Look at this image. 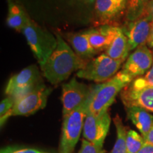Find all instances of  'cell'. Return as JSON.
<instances>
[{
  "label": "cell",
  "mask_w": 153,
  "mask_h": 153,
  "mask_svg": "<svg viewBox=\"0 0 153 153\" xmlns=\"http://www.w3.org/2000/svg\"><path fill=\"white\" fill-rule=\"evenodd\" d=\"M57 45L46 62L41 67L44 77L52 85H58L73 72L84 68L87 62L80 58L62 36L56 34Z\"/></svg>",
  "instance_id": "6da1fadb"
},
{
  "label": "cell",
  "mask_w": 153,
  "mask_h": 153,
  "mask_svg": "<svg viewBox=\"0 0 153 153\" xmlns=\"http://www.w3.org/2000/svg\"><path fill=\"white\" fill-rule=\"evenodd\" d=\"M133 79L120 70L106 82L91 87L87 100V114L98 115L107 111L118 93L128 87Z\"/></svg>",
  "instance_id": "7a4b0ae2"
},
{
  "label": "cell",
  "mask_w": 153,
  "mask_h": 153,
  "mask_svg": "<svg viewBox=\"0 0 153 153\" xmlns=\"http://www.w3.org/2000/svg\"><path fill=\"white\" fill-rule=\"evenodd\" d=\"M40 66L43 65L56 48V36L30 20L22 30Z\"/></svg>",
  "instance_id": "3957f363"
},
{
  "label": "cell",
  "mask_w": 153,
  "mask_h": 153,
  "mask_svg": "<svg viewBox=\"0 0 153 153\" xmlns=\"http://www.w3.org/2000/svg\"><path fill=\"white\" fill-rule=\"evenodd\" d=\"M87 101L79 108L63 116L59 153H73L83 131L87 114Z\"/></svg>",
  "instance_id": "277c9868"
},
{
  "label": "cell",
  "mask_w": 153,
  "mask_h": 153,
  "mask_svg": "<svg viewBox=\"0 0 153 153\" xmlns=\"http://www.w3.org/2000/svg\"><path fill=\"white\" fill-rule=\"evenodd\" d=\"M124 60L111 58L102 53L96 58L87 62L84 68L76 72V76L95 82H105L118 73Z\"/></svg>",
  "instance_id": "5b68a950"
},
{
  "label": "cell",
  "mask_w": 153,
  "mask_h": 153,
  "mask_svg": "<svg viewBox=\"0 0 153 153\" xmlns=\"http://www.w3.org/2000/svg\"><path fill=\"white\" fill-rule=\"evenodd\" d=\"M42 85L43 81L38 68L30 65L11 76L6 87L5 94L16 101Z\"/></svg>",
  "instance_id": "8992f818"
},
{
  "label": "cell",
  "mask_w": 153,
  "mask_h": 153,
  "mask_svg": "<svg viewBox=\"0 0 153 153\" xmlns=\"http://www.w3.org/2000/svg\"><path fill=\"white\" fill-rule=\"evenodd\" d=\"M51 91L52 89L43 84L35 90L17 99L8 115V118L11 116H30L43 109L46 106L48 98Z\"/></svg>",
  "instance_id": "52a82bcc"
},
{
  "label": "cell",
  "mask_w": 153,
  "mask_h": 153,
  "mask_svg": "<svg viewBox=\"0 0 153 153\" xmlns=\"http://www.w3.org/2000/svg\"><path fill=\"white\" fill-rule=\"evenodd\" d=\"M111 120L108 110L98 115L87 114L83 127L84 138L103 148L109 130Z\"/></svg>",
  "instance_id": "ba28073f"
},
{
  "label": "cell",
  "mask_w": 153,
  "mask_h": 153,
  "mask_svg": "<svg viewBox=\"0 0 153 153\" xmlns=\"http://www.w3.org/2000/svg\"><path fill=\"white\" fill-rule=\"evenodd\" d=\"M91 91V87L78 82L75 78L64 84L61 97L63 116L70 114L85 104L90 96Z\"/></svg>",
  "instance_id": "9c48e42d"
},
{
  "label": "cell",
  "mask_w": 153,
  "mask_h": 153,
  "mask_svg": "<svg viewBox=\"0 0 153 153\" xmlns=\"http://www.w3.org/2000/svg\"><path fill=\"white\" fill-rule=\"evenodd\" d=\"M152 63L153 53L145 44L137 48L129 55L121 71L135 79L144 75L151 68Z\"/></svg>",
  "instance_id": "30bf717a"
},
{
  "label": "cell",
  "mask_w": 153,
  "mask_h": 153,
  "mask_svg": "<svg viewBox=\"0 0 153 153\" xmlns=\"http://www.w3.org/2000/svg\"><path fill=\"white\" fill-rule=\"evenodd\" d=\"M152 23V20L145 13L137 20L128 22L125 27L122 28L128 38L130 51L147 43Z\"/></svg>",
  "instance_id": "8fae6325"
},
{
  "label": "cell",
  "mask_w": 153,
  "mask_h": 153,
  "mask_svg": "<svg viewBox=\"0 0 153 153\" xmlns=\"http://www.w3.org/2000/svg\"><path fill=\"white\" fill-rule=\"evenodd\" d=\"M128 0H95V13L99 24H114L126 11Z\"/></svg>",
  "instance_id": "7c38bea8"
},
{
  "label": "cell",
  "mask_w": 153,
  "mask_h": 153,
  "mask_svg": "<svg viewBox=\"0 0 153 153\" xmlns=\"http://www.w3.org/2000/svg\"><path fill=\"white\" fill-rule=\"evenodd\" d=\"M120 98L125 107L138 106L153 112V87L136 89L128 86L120 92Z\"/></svg>",
  "instance_id": "4fadbf2b"
},
{
  "label": "cell",
  "mask_w": 153,
  "mask_h": 153,
  "mask_svg": "<svg viewBox=\"0 0 153 153\" xmlns=\"http://www.w3.org/2000/svg\"><path fill=\"white\" fill-rule=\"evenodd\" d=\"M121 28L115 24L100 25L87 30L91 46L97 53L106 51Z\"/></svg>",
  "instance_id": "5bb4252c"
},
{
  "label": "cell",
  "mask_w": 153,
  "mask_h": 153,
  "mask_svg": "<svg viewBox=\"0 0 153 153\" xmlns=\"http://www.w3.org/2000/svg\"><path fill=\"white\" fill-rule=\"evenodd\" d=\"M67 38L74 53L86 62L98 53L91 46L87 31L70 33Z\"/></svg>",
  "instance_id": "9a60e30c"
},
{
  "label": "cell",
  "mask_w": 153,
  "mask_h": 153,
  "mask_svg": "<svg viewBox=\"0 0 153 153\" xmlns=\"http://www.w3.org/2000/svg\"><path fill=\"white\" fill-rule=\"evenodd\" d=\"M126 110L128 118L131 120L145 138L152 126V115L148 111L138 106H127L126 107Z\"/></svg>",
  "instance_id": "2e32d148"
},
{
  "label": "cell",
  "mask_w": 153,
  "mask_h": 153,
  "mask_svg": "<svg viewBox=\"0 0 153 153\" xmlns=\"http://www.w3.org/2000/svg\"><path fill=\"white\" fill-rule=\"evenodd\" d=\"M30 21L27 14L20 6L9 0L8 4V15L7 24L9 27L18 31L22 32L23 29Z\"/></svg>",
  "instance_id": "e0dca14e"
},
{
  "label": "cell",
  "mask_w": 153,
  "mask_h": 153,
  "mask_svg": "<svg viewBox=\"0 0 153 153\" xmlns=\"http://www.w3.org/2000/svg\"><path fill=\"white\" fill-rule=\"evenodd\" d=\"M129 52L128 38L121 28V30L114 38L108 48L105 51V53L114 60L125 61L127 59Z\"/></svg>",
  "instance_id": "ac0fdd59"
},
{
  "label": "cell",
  "mask_w": 153,
  "mask_h": 153,
  "mask_svg": "<svg viewBox=\"0 0 153 153\" xmlns=\"http://www.w3.org/2000/svg\"><path fill=\"white\" fill-rule=\"evenodd\" d=\"M114 123L116 129V140L111 153H127L126 135L128 131L118 114H116L114 117Z\"/></svg>",
  "instance_id": "d6986e66"
},
{
  "label": "cell",
  "mask_w": 153,
  "mask_h": 153,
  "mask_svg": "<svg viewBox=\"0 0 153 153\" xmlns=\"http://www.w3.org/2000/svg\"><path fill=\"white\" fill-rule=\"evenodd\" d=\"M151 0H128L126 9L128 22L137 20L146 13L148 6Z\"/></svg>",
  "instance_id": "ffe728a7"
},
{
  "label": "cell",
  "mask_w": 153,
  "mask_h": 153,
  "mask_svg": "<svg viewBox=\"0 0 153 153\" xmlns=\"http://www.w3.org/2000/svg\"><path fill=\"white\" fill-rule=\"evenodd\" d=\"M146 143L144 137L133 130L127 131L126 148L127 153H137Z\"/></svg>",
  "instance_id": "44dd1931"
},
{
  "label": "cell",
  "mask_w": 153,
  "mask_h": 153,
  "mask_svg": "<svg viewBox=\"0 0 153 153\" xmlns=\"http://www.w3.org/2000/svg\"><path fill=\"white\" fill-rule=\"evenodd\" d=\"M133 89H143L145 87H153V63L151 68L144 75L135 78L128 85Z\"/></svg>",
  "instance_id": "7402d4cb"
},
{
  "label": "cell",
  "mask_w": 153,
  "mask_h": 153,
  "mask_svg": "<svg viewBox=\"0 0 153 153\" xmlns=\"http://www.w3.org/2000/svg\"><path fill=\"white\" fill-rule=\"evenodd\" d=\"M15 100L11 97H7L0 104V123L1 127L8 119V115L14 106Z\"/></svg>",
  "instance_id": "603a6c76"
},
{
  "label": "cell",
  "mask_w": 153,
  "mask_h": 153,
  "mask_svg": "<svg viewBox=\"0 0 153 153\" xmlns=\"http://www.w3.org/2000/svg\"><path fill=\"white\" fill-rule=\"evenodd\" d=\"M78 153H106L103 148L97 146L87 140H82L81 148Z\"/></svg>",
  "instance_id": "cb8c5ba5"
},
{
  "label": "cell",
  "mask_w": 153,
  "mask_h": 153,
  "mask_svg": "<svg viewBox=\"0 0 153 153\" xmlns=\"http://www.w3.org/2000/svg\"><path fill=\"white\" fill-rule=\"evenodd\" d=\"M1 153H46L32 148H21L16 147H7L1 150Z\"/></svg>",
  "instance_id": "d4e9b609"
},
{
  "label": "cell",
  "mask_w": 153,
  "mask_h": 153,
  "mask_svg": "<svg viewBox=\"0 0 153 153\" xmlns=\"http://www.w3.org/2000/svg\"><path fill=\"white\" fill-rule=\"evenodd\" d=\"M137 153H153V145L146 142L143 148Z\"/></svg>",
  "instance_id": "484cf974"
},
{
  "label": "cell",
  "mask_w": 153,
  "mask_h": 153,
  "mask_svg": "<svg viewBox=\"0 0 153 153\" xmlns=\"http://www.w3.org/2000/svg\"><path fill=\"white\" fill-rule=\"evenodd\" d=\"M146 45L150 49L153 50V22L152 23V26H151V29L150 32V35H149L148 41H147Z\"/></svg>",
  "instance_id": "4316f807"
},
{
  "label": "cell",
  "mask_w": 153,
  "mask_h": 153,
  "mask_svg": "<svg viewBox=\"0 0 153 153\" xmlns=\"http://www.w3.org/2000/svg\"><path fill=\"white\" fill-rule=\"evenodd\" d=\"M146 14L148 15L153 22V0H151L150 4H148L146 10Z\"/></svg>",
  "instance_id": "83f0119b"
},
{
  "label": "cell",
  "mask_w": 153,
  "mask_h": 153,
  "mask_svg": "<svg viewBox=\"0 0 153 153\" xmlns=\"http://www.w3.org/2000/svg\"><path fill=\"white\" fill-rule=\"evenodd\" d=\"M145 140L149 144L153 145V124L152 128H151L150 131H149L148 135H147V136L145 137Z\"/></svg>",
  "instance_id": "f1b7e54d"
},
{
  "label": "cell",
  "mask_w": 153,
  "mask_h": 153,
  "mask_svg": "<svg viewBox=\"0 0 153 153\" xmlns=\"http://www.w3.org/2000/svg\"><path fill=\"white\" fill-rule=\"evenodd\" d=\"M86 1H89V2H92L93 1H94V0H85Z\"/></svg>",
  "instance_id": "f546056e"
}]
</instances>
